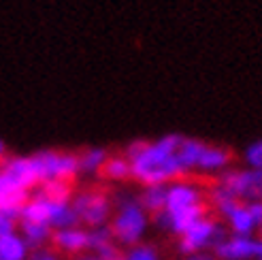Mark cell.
<instances>
[{
  "label": "cell",
  "instance_id": "cell-1",
  "mask_svg": "<svg viewBox=\"0 0 262 260\" xmlns=\"http://www.w3.org/2000/svg\"><path fill=\"white\" fill-rule=\"evenodd\" d=\"M183 135H164L156 141H133L126 147L133 179L141 186H168L188 175L179 160V143Z\"/></svg>",
  "mask_w": 262,
  "mask_h": 260
},
{
  "label": "cell",
  "instance_id": "cell-2",
  "mask_svg": "<svg viewBox=\"0 0 262 260\" xmlns=\"http://www.w3.org/2000/svg\"><path fill=\"white\" fill-rule=\"evenodd\" d=\"M207 215L209 213L203 188L190 179H177L166 186L164 209L151 218L158 228L181 237L188 228H192Z\"/></svg>",
  "mask_w": 262,
  "mask_h": 260
},
{
  "label": "cell",
  "instance_id": "cell-3",
  "mask_svg": "<svg viewBox=\"0 0 262 260\" xmlns=\"http://www.w3.org/2000/svg\"><path fill=\"white\" fill-rule=\"evenodd\" d=\"M115 211L111 215V232L115 237V243L120 245H137L143 241L145 232L149 228L151 215L147 213V209L141 205L139 197L135 194H117L115 199Z\"/></svg>",
  "mask_w": 262,
  "mask_h": 260
},
{
  "label": "cell",
  "instance_id": "cell-4",
  "mask_svg": "<svg viewBox=\"0 0 262 260\" xmlns=\"http://www.w3.org/2000/svg\"><path fill=\"white\" fill-rule=\"evenodd\" d=\"M19 220H21V222L49 224L54 230L71 228V226H81L71 201H51V199L43 197L41 192L32 194V197L26 201V205L21 207Z\"/></svg>",
  "mask_w": 262,
  "mask_h": 260
},
{
  "label": "cell",
  "instance_id": "cell-5",
  "mask_svg": "<svg viewBox=\"0 0 262 260\" xmlns=\"http://www.w3.org/2000/svg\"><path fill=\"white\" fill-rule=\"evenodd\" d=\"M32 160L36 164L41 184H45V181H73L79 175V154L43 149L32 154Z\"/></svg>",
  "mask_w": 262,
  "mask_h": 260
},
{
  "label": "cell",
  "instance_id": "cell-6",
  "mask_svg": "<svg viewBox=\"0 0 262 260\" xmlns=\"http://www.w3.org/2000/svg\"><path fill=\"white\" fill-rule=\"evenodd\" d=\"M73 209L79 218V224L88 228L107 226L113 215V203L102 190H81L73 197Z\"/></svg>",
  "mask_w": 262,
  "mask_h": 260
},
{
  "label": "cell",
  "instance_id": "cell-7",
  "mask_svg": "<svg viewBox=\"0 0 262 260\" xmlns=\"http://www.w3.org/2000/svg\"><path fill=\"white\" fill-rule=\"evenodd\" d=\"M228 235L224 226H222L215 218H203L201 222H196L192 228H188L183 235L179 237V252L183 256H194V254H203L207 250H211L224 241Z\"/></svg>",
  "mask_w": 262,
  "mask_h": 260
},
{
  "label": "cell",
  "instance_id": "cell-8",
  "mask_svg": "<svg viewBox=\"0 0 262 260\" xmlns=\"http://www.w3.org/2000/svg\"><path fill=\"white\" fill-rule=\"evenodd\" d=\"M217 186L243 203H262V168H232L220 175Z\"/></svg>",
  "mask_w": 262,
  "mask_h": 260
},
{
  "label": "cell",
  "instance_id": "cell-9",
  "mask_svg": "<svg viewBox=\"0 0 262 260\" xmlns=\"http://www.w3.org/2000/svg\"><path fill=\"white\" fill-rule=\"evenodd\" d=\"M224 220H226L232 235L254 237V232L258 228H262V203L260 201H254V203L239 201L224 215Z\"/></svg>",
  "mask_w": 262,
  "mask_h": 260
},
{
  "label": "cell",
  "instance_id": "cell-10",
  "mask_svg": "<svg viewBox=\"0 0 262 260\" xmlns=\"http://www.w3.org/2000/svg\"><path fill=\"white\" fill-rule=\"evenodd\" d=\"M0 171L11 179V184L17 190L30 192L32 188L41 186L32 156H11V158H5L0 162Z\"/></svg>",
  "mask_w": 262,
  "mask_h": 260
},
{
  "label": "cell",
  "instance_id": "cell-11",
  "mask_svg": "<svg viewBox=\"0 0 262 260\" xmlns=\"http://www.w3.org/2000/svg\"><path fill=\"white\" fill-rule=\"evenodd\" d=\"M260 252V239L230 235L220 241L213 248V256L217 260H254Z\"/></svg>",
  "mask_w": 262,
  "mask_h": 260
},
{
  "label": "cell",
  "instance_id": "cell-12",
  "mask_svg": "<svg viewBox=\"0 0 262 260\" xmlns=\"http://www.w3.org/2000/svg\"><path fill=\"white\" fill-rule=\"evenodd\" d=\"M51 243H54V248L58 252H62V254L79 256V254L88 252V248H90L88 228H83V226H71V228L54 230Z\"/></svg>",
  "mask_w": 262,
  "mask_h": 260
},
{
  "label": "cell",
  "instance_id": "cell-13",
  "mask_svg": "<svg viewBox=\"0 0 262 260\" xmlns=\"http://www.w3.org/2000/svg\"><path fill=\"white\" fill-rule=\"evenodd\" d=\"M17 230L32 252L45 248L47 243H51V237H54V228L49 224H41V222H21L19 220Z\"/></svg>",
  "mask_w": 262,
  "mask_h": 260
},
{
  "label": "cell",
  "instance_id": "cell-14",
  "mask_svg": "<svg viewBox=\"0 0 262 260\" xmlns=\"http://www.w3.org/2000/svg\"><path fill=\"white\" fill-rule=\"evenodd\" d=\"M232 160V156L228 149L220 147V145H205V151L199 160V168L196 171H205V173H220V171H228V164Z\"/></svg>",
  "mask_w": 262,
  "mask_h": 260
},
{
  "label": "cell",
  "instance_id": "cell-15",
  "mask_svg": "<svg viewBox=\"0 0 262 260\" xmlns=\"http://www.w3.org/2000/svg\"><path fill=\"white\" fill-rule=\"evenodd\" d=\"M30 199V192L26 190H17L11 184V179L0 171V209H15L21 211V207L26 205V201Z\"/></svg>",
  "mask_w": 262,
  "mask_h": 260
},
{
  "label": "cell",
  "instance_id": "cell-16",
  "mask_svg": "<svg viewBox=\"0 0 262 260\" xmlns=\"http://www.w3.org/2000/svg\"><path fill=\"white\" fill-rule=\"evenodd\" d=\"M32 250L24 241L19 230L0 237V260H28Z\"/></svg>",
  "mask_w": 262,
  "mask_h": 260
},
{
  "label": "cell",
  "instance_id": "cell-17",
  "mask_svg": "<svg viewBox=\"0 0 262 260\" xmlns=\"http://www.w3.org/2000/svg\"><path fill=\"white\" fill-rule=\"evenodd\" d=\"M205 145L207 143H203L199 139H192V137H183L181 139L177 154H179V160H181L183 166H186L188 173L199 168V160H201V156L205 151Z\"/></svg>",
  "mask_w": 262,
  "mask_h": 260
},
{
  "label": "cell",
  "instance_id": "cell-18",
  "mask_svg": "<svg viewBox=\"0 0 262 260\" xmlns=\"http://www.w3.org/2000/svg\"><path fill=\"white\" fill-rule=\"evenodd\" d=\"M107 160H109V151L104 147H88L79 154V173L98 175Z\"/></svg>",
  "mask_w": 262,
  "mask_h": 260
},
{
  "label": "cell",
  "instance_id": "cell-19",
  "mask_svg": "<svg viewBox=\"0 0 262 260\" xmlns=\"http://www.w3.org/2000/svg\"><path fill=\"white\" fill-rule=\"evenodd\" d=\"M100 175L109 181H126L133 177V168H130V160L124 156H109V160L104 162Z\"/></svg>",
  "mask_w": 262,
  "mask_h": 260
},
{
  "label": "cell",
  "instance_id": "cell-20",
  "mask_svg": "<svg viewBox=\"0 0 262 260\" xmlns=\"http://www.w3.org/2000/svg\"><path fill=\"white\" fill-rule=\"evenodd\" d=\"M141 205L147 209L149 215H156L164 209L166 203V186H143V192L139 194Z\"/></svg>",
  "mask_w": 262,
  "mask_h": 260
},
{
  "label": "cell",
  "instance_id": "cell-21",
  "mask_svg": "<svg viewBox=\"0 0 262 260\" xmlns=\"http://www.w3.org/2000/svg\"><path fill=\"white\" fill-rule=\"evenodd\" d=\"M88 237H90V252H98V250H107L115 243V237L111 232V226H96V228H88Z\"/></svg>",
  "mask_w": 262,
  "mask_h": 260
},
{
  "label": "cell",
  "instance_id": "cell-22",
  "mask_svg": "<svg viewBox=\"0 0 262 260\" xmlns=\"http://www.w3.org/2000/svg\"><path fill=\"white\" fill-rule=\"evenodd\" d=\"M38 192L51 201H73L75 197L71 181H45V184H41Z\"/></svg>",
  "mask_w": 262,
  "mask_h": 260
},
{
  "label": "cell",
  "instance_id": "cell-23",
  "mask_svg": "<svg viewBox=\"0 0 262 260\" xmlns=\"http://www.w3.org/2000/svg\"><path fill=\"white\" fill-rule=\"evenodd\" d=\"M120 260H160L158 250L147 243H137L126 248V252L120 254Z\"/></svg>",
  "mask_w": 262,
  "mask_h": 260
},
{
  "label": "cell",
  "instance_id": "cell-24",
  "mask_svg": "<svg viewBox=\"0 0 262 260\" xmlns=\"http://www.w3.org/2000/svg\"><path fill=\"white\" fill-rule=\"evenodd\" d=\"M19 213L15 209H0V237L11 235L19 226Z\"/></svg>",
  "mask_w": 262,
  "mask_h": 260
},
{
  "label": "cell",
  "instance_id": "cell-25",
  "mask_svg": "<svg viewBox=\"0 0 262 260\" xmlns=\"http://www.w3.org/2000/svg\"><path fill=\"white\" fill-rule=\"evenodd\" d=\"M120 250H117V245H111L107 250H98V252H83L79 256H75V260H120Z\"/></svg>",
  "mask_w": 262,
  "mask_h": 260
},
{
  "label": "cell",
  "instance_id": "cell-26",
  "mask_svg": "<svg viewBox=\"0 0 262 260\" xmlns=\"http://www.w3.org/2000/svg\"><path fill=\"white\" fill-rule=\"evenodd\" d=\"M245 164L250 168H262V141H254L245 147Z\"/></svg>",
  "mask_w": 262,
  "mask_h": 260
},
{
  "label": "cell",
  "instance_id": "cell-27",
  "mask_svg": "<svg viewBox=\"0 0 262 260\" xmlns=\"http://www.w3.org/2000/svg\"><path fill=\"white\" fill-rule=\"evenodd\" d=\"M28 260H62V258H60V254H58V252H54V250L41 248V250H34V252L30 254V258H28Z\"/></svg>",
  "mask_w": 262,
  "mask_h": 260
},
{
  "label": "cell",
  "instance_id": "cell-28",
  "mask_svg": "<svg viewBox=\"0 0 262 260\" xmlns=\"http://www.w3.org/2000/svg\"><path fill=\"white\" fill-rule=\"evenodd\" d=\"M186 260H217L213 254H207V252H203V254H194V256H186Z\"/></svg>",
  "mask_w": 262,
  "mask_h": 260
},
{
  "label": "cell",
  "instance_id": "cell-29",
  "mask_svg": "<svg viewBox=\"0 0 262 260\" xmlns=\"http://www.w3.org/2000/svg\"><path fill=\"white\" fill-rule=\"evenodd\" d=\"M7 158V145H5V141L0 139V162H3Z\"/></svg>",
  "mask_w": 262,
  "mask_h": 260
},
{
  "label": "cell",
  "instance_id": "cell-30",
  "mask_svg": "<svg viewBox=\"0 0 262 260\" xmlns=\"http://www.w3.org/2000/svg\"><path fill=\"white\" fill-rule=\"evenodd\" d=\"M258 260H262V239H260V252H258Z\"/></svg>",
  "mask_w": 262,
  "mask_h": 260
}]
</instances>
